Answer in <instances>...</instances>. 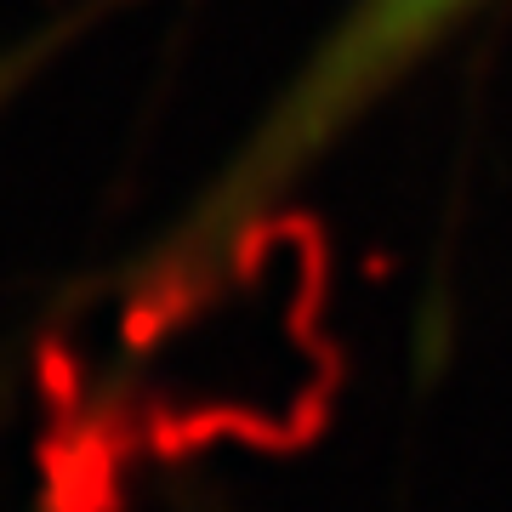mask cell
Wrapping results in <instances>:
<instances>
[{
  "label": "cell",
  "mask_w": 512,
  "mask_h": 512,
  "mask_svg": "<svg viewBox=\"0 0 512 512\" xmlns=\"http://www.w3.org/2000/svg\"><path fill=\"white\" fill-rule=\"evenodd\" d=\"M490 6L495 0H348L279 103L262 114L245 154L183 222L165 274L205 285V268H217V256L251 234V222L268 217L370 109H382L427 57H439Z\"/></svg>",
  "instance_id": "1"
}]
</instances>
